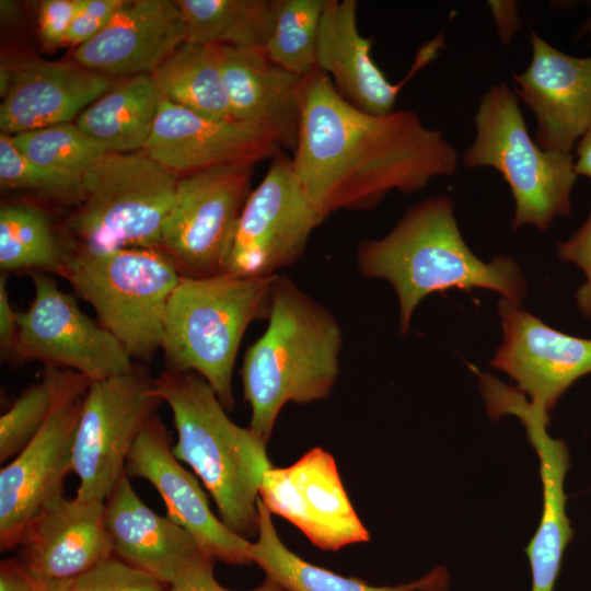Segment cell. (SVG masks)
<instances>
[{"mask_svg":"<svg viewBox=\"0 0 591 591\" xmlns=\"http://www.w3.org/2000/svg\"><path fill=\"white\" fill-rule=\"evenodd\" d=\"M459 159L444 135L415 112L369 114L348 103L324 72L305 78L292 166L326 218L374 208L393 190L419 192L436 177L455 174Z\"/></svg>","mask_w":591,"mask_h":591,"instance_id":"cell-1","label":"cell"},{"mask_svg":"<svg viewBox=\"0 0 591 591\" xmlns=\"http://www.w3.org/2000/svg\"><path fill=\"white\" fill-rule=\"evenodd\" d=\"M359 273L386 280L398 301L399 329L409 332L416 308L428 296L482 288L521 303L528 282L509 256L478 258L464 241L449 196L429 197L410 207L381 239L363 240L356 251Z\"/></svg>","mask_w":591,"mask_h":591,"instance_id":"cell-2","label":"cell"},{"mask_svg":"<svg viewBox=\"0 0 591 591\" xmlns=\"http://www.w3.org/2000/svg\"><path fill=\"white\" fill-rule=\"evenodd\" d=\"M265 332L241 369L250 429L268 442L288 403L327 398L340 373L343 331L333 313L288 276L277 275Z\"/></svg>","mask_w":591,"mask_h":591,"instance_id":"cell-3","label":"cell"},{"mask_svg":"<svg viewBox=\"0 0 591 591\" xmlns=\"http://www.w3.org/2000/svg\"><path fill=\"white\" fill-rule=\"evenodd\" d=\"M154 383L155 394L173 415L175 457L200 478L221 521L235 534L248 541L256 538L260 479L273 467L267 442L250 428L234 424L199 374L166 368Z\"/></svg>","mask_w":591,"mask_h":591,"instance_id":"cell-4","label":"cell"},{"mask_svg":"<svg viewBox=\"0 0 591 591\" xmlns=\"http://www.w3.org/2000/svg\"><path fill=\"white\" fill-rule=\"evenodd\" d=\"M277 275L181 277L167 303L161 349L166 368L202 376L227 410L232 375L247 327L267 320Z\"/></svg>","mask_w":591,"mask_h":591,"instance_id":"cell-5","label":"cell"},{"mask_svg":"<svg viewBox=\"0 0 591 591\" xmlns=\"http://www.w3.org/2000/svg\"><path fill=\"white\" fill-rule=\"evenodd\" d=\"M62 278L131 358L148 361L161 348L167 303L181 279L163 252L97 251L76 243L69 247Z\"/></svg>","mask_w":591,"mask_h":591,"instance_id":"cell-6","label":"cell"},{"mask_svg":"<svg viewBox=\"0 0 591 591\" xmlns=\"http://www.w3.org/2000/svg\"><path fill=\"white\" fill-rule=\"evenodd\" d=\"M476 135L462 153L468 167H493L514 199L512 230L524 225L546 231L558 216L571 212L577 181L575 155L541 148L529 134L519 99L506 84L493 85L475 114Z\"/></svg>","mask_w":591,"mask_h":591,"instance_id":"cell-7","label":"cell"},{"mask_svg":"<svg viewBox=\"0 0 591 591\" xmlns=\"http://www.w3.org/2000/svg\"><path fill=\"white\" fill-rule=\"evenodd\" d=\"M178 178L142 150L105 152L82 176V199L68 222L76 243L159 250Z\"/></svg>","mask_w":591,"mask_h":591,"instance_id":"cell-8","label":"cell"},{"mask_svg":"<svg viewBox=\"0 0 591 591\" xmlns=\"http://www.w3.org/2000/svg\"><path fill=\"white\" fill-rule=\"evenodd\" d=\"M253 165H225L181 176L159 250L181 277L227 271Z\"/></svg>","mask_w":591,"mask_h":591,"instance_id":"cell-9","label":"cell"},{"mask_svg":"<svg viewBox=\"0 0 591 591\" xmlns=\"http://www.w3.org/2000/svg\"><path fill=\"white\" fill-rule=\"evenodd\" d=\"M161 402L154 378L142 367L90 383L72 449L76 497L105 501L126 475L128 454Z\"/></svg>","mask_w":591,"mask_h":591,"instance_id":"cell-10","label":"cell"},{"mask_svg":"<svg viewBox=\"0 0 591 591\" xmlns=\"http://www.w3.org/2000/svg\"><path fill=\"white\" fill-rule=\"evenodd\" d=\"M31 277L34 299L25 311L16 312L18 334L10 357L69 369L91 382L132 369L123 344L84 314L49 274L35 271Z\"/></svg>","mask_w":591,"mask_h":591,"instance_id":"cell-11","label":"cell"},{"mask_svg":"<svg viewBox=\"0 0 591 591\" xmlns=\"http://www.w3.org/2000/svg\"><path fill=\"white\" fill-rule=\"evenodd\" d=\"M325 219L300 185L292 158L277 152L245 201L225 273L278 275L300 259L313 231Z\"/></svg>","mask_w":591,"mask_h":591,"instance_id":"cell-12","label":"cell"},{"mask_svg":"<svg viewBox=\"0 0 591 591\" xmlns=\"http://www.w3.org/2000/svg\"><path fill=\"white\" fill-rule=\"evenodd\" d=\"M91 381L78 374L32 441L0 471V548H18L26 524L63 495L83 397Z\"/></svg>","mask_w":591,"mask_h":591,"instance_id":"cell-13","label":"cell"},{"mask_svg":"<svg viewBox=\"0 0 591 591\" xmlns=\"http://www.w3.org/2000/svg\"><path fill=\"white\" fill-rule=\"evenodd\" d=\"M479 387L493 419L515 416L540 459L543 507L540 524L525 548L532 576L531 591H554L564 552L573 530L566 514L565 476L570 465L567 444L547 432L549 414L517 387L491 374H479Z\"/></svg>","mask_w":591,"mask_h":591,"instance_id":"cell-14","label":"cell"},{"mask_svg":"<svg viewBox=\"0 0 591 591\" xmlns=\"http://www.w3.org/2000/svg\"><path fill=\"white\" fill-rule=\"evenodd\" d=\"M259 498L270 513L291 522L321 549L336 552L370 540L348 498L335 459L320 447L288 467L266 470Z\"/></svg>","mask_w":591,"mask_h":591,"instance_id":"cell-15","label":"cell"},{"mask_svg":"<svg viewBox=\"0 0 591 591\" xmlns=\"http://www.w3.org/2000/svg\"><path fill=\"white\" fill-rule=\"evenodd\" d=\"M502 343L490 360L530 402L548 414L579 378L591 373V339L561 333L523 309L500 299Z\"/></svg>","mask_w":591,"mask_h":591,"instance_id":"cell-16","label":"cell"},{"mask_svg":"<svg viewBox=\"0 0 591 591\" xmlns=\"http://www.w3.org/2000/svg\"><path fill=\"white\" fill-rule=\"evenodd\" d=\"M142 151L181 177L218 166H254L271 159L280 146L263 126L208 118L161 99Z\"/></svg>","mask_w":591,"mask_h":591,"instance_id":"cell-17","label":"cell"},{"mask_svg":"<svg viewBox=\"0 0 591 591\" xmlns=\"http://www.w3.org/2000/svg\"><path fill=\"white\" fill-rule=\"evenodd\" d=\"M126 475L147 479L160 494L167 517L188 531L215 560L248 565L251 541L231 531L211 511L195 476L175 457L165 426L153 414L134 443Z\"/></svg>","mask_w":591,"mask_h":591,"instance_id":"cell-18","label":"cell"},{"mask_svg":"<svg viewBox=\"0 0 591 591\" xmlns=\"http://www.w3.org/2000/svg\"><path fill=\"white\" fill-rule=\"evenodd\" d=\"M530 40V65L512 74L514 93L536 118V143L544 150L571 153L591 125V56L565 54L534 31Z\"/></svg>","mask_w":591,"mask_h":591,"instance_id":"cell-19","label":"cell"},{"mask_svg":"<svg viewBox=\"0 0 591 591\" xmlns=\"http://www.w3.org/2000/svg\"><path fill=\"white\" fill-rule=\"evenodd\" d=\"M104 521L113 556L169 587L215 567L216 561L188 531L140 499L127 475L105 499Z\"/></svg>","mask_w":591,"mask_h":591,"instance_id":"cell-20","label":"cell"},{"mask_svg":"<svg viewBox=\"0 0 591 591\" xmlns=\"http://www.w3.org/2000/svg\"><path fill=\"white\" fill-rule=\"evenodd\" d=\"M18 558L37 579L65 582L113 556L104 501L63 495L47 502L26 524Z\"/></svg>","mask_w":591,"mask_h":591,"instance_id":"cell-21","label":"cell"},{"mask_svg":"<svg viewBox=\"0 0 591 591\" xmlns=\"http://www.w3.org/2000/svg\"><path fill=\"white\" fill-rule=\"evenodd\" d=\"M441 36L420 48L402 82L391 83L371 57V38L363 37L358 30L357 1L326 0L318 33L317 68L356 108L387 115L395 111L403 85L443 49Z\"/></svg>","mask_w":591,"mask_h":591,"instance_id":"cell-22","label":"cell"},{"mask_svg":"<svg viewBox=\"0 0 591 591\" xmlns=\"http://www.w3.org/2000/svg\"><path fill=\"white\" fill-rule=\"evenodd\" d=\"M186 38L176 1L125 0L95 37L74 48L72 58L107 77L152 74Z\"/></svg>","mask_w":591,"mask_h":591,"instance_id":"cell-23","label":"cell"},{"mask_svg":"<svg viewBox=\"0 0 591 591\" xmlns=\"http://www.w3.org/2000/svg\"><path fill=\"white\" fill-rule=\"evenodd\" d=\"M11 82L0 106V128L13 136L69 123L111 89V77L74 61L25 58L9 66Z\"/></svg>","mask_w":591,"mask_h":591,"instance_id":"cell-24","label":"cell"},{"mask_svg":"<svg viewBox=\"0 0 591 591\" xmlns=\"http://www.w3.org/2000/svg\"><path fill=\"white\" fill-rule=\"evenodd\" d=\"M217 46L231 118L265 127L280 148L293 151L305 78L274 63L264 48Z\"/></svg>","mask_w":591,"mask_h":591,"instance_id":"cell-25","label":"cell"},{"mask_svg":"<svg viewBox=\"0 0 591 591\" xmlns=\"http://www.w3.org/2000/svg\"><path fill=\"white\" fill-rule=\"evenodd\" d=\"M258 533L251 541L248 555L266 576L289 591H448L450 576L439 566L420 579L396 586H371L357 577H346L316 566L290 551L280 540L271 513L260 498Z\"/></svg>","mask_w":591,"mask_h":591,"instance_id":"cell-26","label":"cell"},{"mask_svg":"<svg viewBox=\"0 0 591 591\" xmlns=\"http://www.w3.org/2000/svg\"><path fill=\"white\" fill-rule=\"evenodd\" d=\"M161 96L152 74L125 78L76 120V126L105 152L141 151L151 135Z\"/></svg>","mask_w":591,"mask_h":591,"instance_id":"cell-27","label":"cell"},{"mask_svg":"<svg viewBox=\"0 0 591 591\" xmlns=\"http://www.w3.org/2000/svg\"><path fill=\"white\" fill-rule=\"evenodd\" d=\"M161 99L212 119H232L217 45L185 42L152 73Z\"/></svg>","mask_w":591,"mask_h":591,"instance_id":"cell-28","label":"cell"},{"mask_svg":"<svg viewBox=\"0 0 591 591\" xmlns=\"http://www.w3.org/2000/svg\"><path fill=\"white\" fill-rule=\"evenodd\" d=\"M186 42L264 48L274 26V0H177Z\"/></svg>","mask_w":591,"mask_h":591,"instance_id":"cell-29","label":"cell"},{"mask_svg":"<svg viewBox=\"0 0 591 591\" xmlns=\"http://www.w3.org/2000/svg\"><path fill=\"white\" fill-rule=\"evenodd\" d=\"M69 248L58 243L46 213L24 202L0 208V267L62 277Z\"/></svg>","mask_w":591,"mask_h":591,"instance_id":"cell-30","label":"cell"},{"mask_svg":"<svg viewBox=\"0 0 591 591\" xmlns=\"http://www.w3.org/2000/svg\"><path fill=\"white\" fill-rule=\"evenodd\" d=\"M326 0H274V26L264 47L283 69L306 78L317 68V44Z\"/></svg>","mask_w":591,"mask_h":591,"instance_id":"cell-31","label":"cell"},{"mask_svg":"<svg viewBox=\"0 0 591 591\" xmlns=\"http://www.w3.org/2000/svg\"><path fill=\"white\" fill-rule=\"evenodd\" d=\"M79 373L45 366L42 380L27 386L0 417V462L16 456L37 434L55 404Z\"/></svg>","mask_w":591,"mask_h":591,"instance_id":"cell-32","label":"cell"},{"mask_svg":"<svg viewBox=\"0 0 591 591\" xmlns=\"http://www.w3.org/2000/svg\"><path fill=\"white\" fill-rule=\"evenodd\" d=\"M11 140L35 164L79 179L105 153L70 123L13 135Z\"/></svg>","mask_w":591,"mask_h":591,"instance_id":"cell-33","label":"cell"},{"mask_svg":"<svg viewBox=\"0 0 591 591\" xmlns=\"http://www.w3.org/2000/svg\"><path fill=\"white\" fill-rule=\"evenodd\" d=\"M0 184L5 189L27 190L61 202L79 204L82 179L39 166L26 159L13 144L11 136H0Z\"/></svg>","mask_w":591,"mask_h":591,"instance_id":"cell-34","label":"cell"},{"mask_svg":"<svg viewBox=\"0 0 591 591\" xmlns=\"http://www.w3.org/2000/svg\"><path fill=\"white\" fill-rule=\"evenodd\" d=\"M88 575L92 591H169L170 588L154 576L115 556L101 561Z\"/></svg>","mask_w":591,"mask_h":591,"instance_id":"cell-35","label":"cell"},{"mask_svg":"<svg viewBox=\"0 0 591 591\" xmlns=\"http://www.w3.org/2000/svg\"><path fill=\"white\" fill-rule=\"evenodd\" d=\"M558 257L582 269L586 282L576 292V302L591 321V210L584 223L565 242L558 244Z\"/></svg>","mask_w":591,"mask_h":591,"instance_id":"cell-36","label":"cell"},{"mask_svg":"<svg viewBox=\"0 0 591 591\" xmlns=\"http://www.w3.org/2000/svg\"><path fill=\"white\" fill-rule=\"evenodd\" d=\"M125 0H83L76 13L65 45L74 48L95 37Z\"/></svg>","mask_w":591,"mask_h":591,"instance_id":"cell-37","label":"cell"},{"mask_svg":"<svg viewBox=\"0 0 591 591\" xmlns=\"http://www.w3.org/2000/svg\"><path fill=\"white\" fill-rule=\"evenodd\" d=\"M83 0H43L39 3L38 28L47 47L63 46L71 23Z\"/></svg>","mask_w":591,"mask_h":591,"instance_id":"cell-38","label":"cell"},{"mask_svg":"<svg viewBox=\"0 0 591 591\" xmlns=\"http://www.w3.org/2000/svg\"><path fill=\"white\" fill-rule=\"evenodd\" d=\"M61 583L37 579L18 557L0 563V591H58Z\"/></svg>","mask_w":591,"mask_h":591,"instance_id":"cell-39","label":"cell"},{"mask_svg":"<svg viewBox=\"0 0 591 591\" xmlns=\"http://www.w3.org/2000/svg\"><path fill=\"white\" fill-rule=\"evenodd\" d=\"M169 591H235L221 586L215 578L213 567L204 569L192 577L175 583ZM246 591H289L273 578L266 576L264 581L254 589Z\"/></svg>","mask_w":591,"mask_h":591,"instance_id":"cell-40","label":"cell"},{"mask_svg":"<svg viewBox=\"0 0 591 591\" xmlns=\"http://www.w3.org/2000/svg\"><path fill=\"white\" fill-rule=\"evenodd\" d=\"M7 276H0V347L4 356H10L13 349L18 322L16 312L12 309L7 290Z\"/></svg>","mask_w":591,"mask_h":591,"instance_id":"cell-41","label":"cell"},{"mask_svg":"<svg viewBox=\"0 0 591 591\" xmlns=\"http://www.w3.org/2000/svg\"><path fill=\"white\" fill-rule=\"evenodd\" d=\"M499 39L508 44L520 27L518 3L515 1H488Z\"/></svg>","mask_w":591,"mask_h":591,"instance_id":"cell-42","label":"cell"},{"mask_svg":"<svg viewBox=\"0 0 591 591\" xmlns=\"http://www.w3.org/2000/svg\"><path fill=\"white\" fill-rule=\"evenodd\" d=\"M575 171L591 178V125L576 144Z\"/></svg>","mask_w":591,"mask_h":591,"instance_id":"cell-43","label":"cell"},{"mask_svg":"<svg viewBox=\"0 0 591 591\" xmlns=\"http://www.w3.org/2000/svg\"><path fill=\"white\" fill-rule=\"evenodd\" d=\"M58 591H92L89 575L62 582Z\"/></svg>","mask_w":591,"mask_h":591,"instance_id":"cell-44","label":"cell"},{"mask_svg":"<svg viewBox=\"0 0 591 591\" xmlns=\"http://www.w3.org/2000/svg\"><path fill=\"white\" fill-rule=\"evenodd\" d=\"M581 33H582V34H588V35L591 36V18L588 19V20L584 22V24H583V26H582V30H581Z\"/></svg>","mask_w":591,"mask_h":591,"instance_id":"cell-45","label":"cell"}]
</instances>
